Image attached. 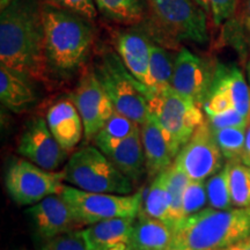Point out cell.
Returning a JSON list of instances; mask_svg holds the SVG:
<instances>
[{
    "label": "cell",
    "instance_id": "obj_1",
    "mask_svg": "<svg viewBox=\"0 0 250 250\" xmlns=\"http://www.w3.org/2000/svg\"><path fill=\"white\" fill-rule=\"evenodd\" d=\"M0 62L29 83L45 80L44 26L39 0H12L1 9Z\"/></svg>",
    "mask_w": 250,
    "mask_h": 250
},
{
    "label": "cell",
    "instance_id": "obj_2",
    "mask_svg": "<svg viewBox=\"0 0 250 250\" xmlns=\"http://www.w3.org/2000/svg\"><path fill=\"white\" fill-rule=\"evenodd\" d=\"M48 72L68 77L88 58L94 29L88 19L48 2L42 4Z\"/></svg>",
    "mask_w": 250,
    "mask_h": 250
},
{
    "label": "cell",
    "instance_id": "obj_3",
    "mask_svg": "<svg viewBox=\"0 0 250 250\" xmlns=\"http://www.w3.org/2000/svg\"><path fill=\"white\" fill-rule=\"evenodd\" d=\"M173 248L224 250L250 239V208L204 210L186 217L173 228Z\"/></svg>",
    "mask_w": 250,
    "mask_h": 250
},
{
    "label": "cell",
    "instance_id": "obj_4",
    "mask_svg": "<svg viewBox=\"0 0 250 250\" xmlns=\"http://www.w3.org/2000/svg\"><path fill=\"white\" fill-rule=\"evenodd\" d=\"M93 70L115 110L142 126L151 114V90L130 73L117 52L110 50L103 52Z\"/></svg>",
    "mask_w": 250,
    "mask_h": 250
},
{
    "label": "cell",
    "instance_id": "obj_5",
    "mask_svg": "<svg viewBox=\"0 0 250 250\" xmlns=\"http://www.w3.org/2000/svg\"><path fill=\"white\" fill-rule=\"evenodd\" d=\"M61 175L64 182L83 191L131 195L133 190L132 181L93 146L74 152Z\"/></svg>",
    "mask_w": 250,
    "mask_h": 250
},
{
    "label": "cell",
    "instance_id": "obj_6",
    "mask_svg": "<svg viewBox=\"0 0 250 250\" xmlns=\"http://www.w3.org/2000/svg\"><path fill=\"white\" fill-rule=\"evenodd\" d=\"M148 102L149 112L164 129L176 158L195 131L205 122L201 107L171 87L160 93H152Z\"/></svg>",
    "mask_w": 250,
    "mask_h": 250
},
{
    "label": "cell",
    "instance_id": "obj_7",
    "mask_svg": "<svg viewBox=\"0 0 250 250\" xmlns=\"http://www.w3.org/2000/svg\"><path fill=\"white\" fill-rule=\"evenodd\" d=\"M61 196L70 206L78 226H90L115 218L138 217L142 210L143 195H111L88 192L71 186H64Z\"/></svg>",
    "mask_w": 250,
    "mask_h": 250
},
{
    "label": "cell",
    "instance_id": "obj_8",
    "mask_svg": "<svg viewBox=\"0 0 250 250\" xmlns=\"http://www.w3.org/2000/svg\"><path fill=\"white\" fill-rule=\"evenodd\" d=\"M146 2L170 37L201 44L208 41V17L193 0H146Z\"/></svg>",
    "mask_w": 250,
    "mask_h": 250
},
{
    "label": "cell",
    "instance_id": "obj_9",
    "mask_svg": "<svg viewBox=\"0 0 250 250\" xmlns=\"http://www.w3.org/2000/svg\"><path fill=\"white\" fill-rule=\"evenodd\" d=\"M61 173H54L27 160L13 161L6 171L8 195L18 205H35L51 195H61Z\"/></svg>",
    "mask_w": 250,
    "mask_h": 250
},
{
    "label": "cell",
    "instance_id": "obj_10",
    "mask_svg": "<svg viewBox=\"0 0 250 250\" xmlns=\"http://www.w3.org/2000/svg\"><path fill=\"white\" fill-rule=\"evenodd\" d=\"M223 158L212 127L204 122L179 152L173 165L190 180L204 181L223 169Z\"/></svg>",
    "mask_w": 250,
    "mask_h": 250
},
{
    "label": "cell",
    "instance_id": "obj_11",
    "mask_svg": "<svg viewBox=\"0 0 250 250\" xmlns=\"http://www.w3.org/2000/svg\"><path fill=\"white\" fill-rule=\"evenodd\" d=\"M74 102L83 123L87 140H94L105 122L115 112V107L105 93L94 70H88L80 78L73 93Z\"/></svg>",
    "mask_w": 250,
    "mask_h": 250
},
{
    "label": "cell",
    "instance_id": "obj_12",
    "mask_svg": "<svg viewBox=\"0 0 250 250\" xmlns=\"http://www.w3.org/2000/svg\"><path fill=\"white\" fill-rule=\"evenodd\" d=\"M213 74L210 62L182 48L175 57L171 88L201 107L210 93Z\"/></svg>",
    "mask_w": 250,
    "mask_h": 250
},
{
    "label": "cell",
    "instance_id": "obj_13",
    "mask_svg": "<svg viewBox=\"0 0 250 250\" xmlns=\"http://www.w3.org/2000/svg\"><path fill=\"white\" fill-rule=\"evenodd\" d=\"M18 152L34 165L54 171L64 164L67 152L59 145L42 117L31 118L19 139Z\"/></svg>",
    "mask_w": 250,
    "mask_h": 250
},
{
    "label": "cell",
    "instance_id": "obj_14",
    "mask_svg": "<svg viewBox=\"0 0 250 250\" xmlns=\"http://www.w3.org/2000/svg\"><path fill=\"white\" fill-rule=\"evenodd\" d=\"M27 213L31 218L35 235L43 243L79 227L70 206L61 195H51L31 205Z\"/></svg>",
    "mask_w": 250,
    "mask_h": 250
},
{
    "label": "cell",
    "instance_id": "obj_15",
    "mask_svg": "<svg viewBox=\"0 0 250 250\" xmlns=\"http://www.w3.org/2000/svg\"><path fill=\"white\" fill-rule=\"evenodd\" d=\"M149 40L139 31L125 30L116 35L115 46L122 62L130 73L151 90L149 61H151ZM152 93V92H151Z\"/></svg>",
    "mask_w": 250,
    "mask_h": 250
},
{
    "label": "cell",
    "instance_id": "obj_16",
    "mask_svg": "<svg viewBox=\"0 0 250 250\" xmlns=\"http://www.w3.org/2000/svg\"><path fill=\"white\" fill-rule=\"evenodd\" d=\"M134 218H115L81 229L88 250H131Z\"/></svg>",
    "mask_w": 250,
    "mask_h": 250
},
{
    "label": "cell",
    "instance_id": "obj_17",
    "mask_svg": "<svg viewBox=\"0 0 250 250\" xmlns=\"http://www.w3.org/2000/svg\"><path fill=\"white\" fill-rule=\"evenodd\" d=\"M46 123L59 145L67 153L80 143L83 123L78 109L71 100H59L50 107Z\"/></svg>",
    "mask_w": 250,
    "mask_h": 250
},
{
    "label": "cell",
    "instance_id": "obj_18",
    "mask_svg": "<svg viewBox=\"0 0 250 250\" xmlns=\"http://www.w3.org/2000/svg\"><path fill=\"white\" fill-rule=\"evenodd\" d=\"M142 143L145 154L146 173L156 177L174 164L175 156L164 129L156 118L149 114L147 121L140 126Z\"/></svg>",
    "mask_w": 250,
    "mask_h": 250
},
{
    "label": "cell",
    "instance_id": "obj_19",
    "mask_svg": "<svg viewBox=\"0 0 250 250\" xmlns=\"http://www.w3.org/2000/svg\"><path fill=\"white\" fill-rule=\"evenodd\" d=\"M127 179L137 183L146 171L140 130L101 151Z\"/></svg>",
    "mask_w": 250,
    "mask_h": 250
},
{
    "label": "cell",
    "instance_id": "obj_20",
    "mask_svg": "<svg viewBox=\"0 0 250 250\" xmlns=\"http://www.w3.org/2000/svg\"><path fill=\"white\" fill-rule=\"evenodd\" d=\"M211 88L224 92L230 99L234 108L242 116L250 118V87L239 67L218 62L214 66Z\"/></svg>",
    "mask_w": 250,
    "mask_h": 250
},
{
    "label": "cell",
    "instance_id": "obj_21",
    "mask_svg": "<svg viewBox=\"0 0 250 250\" xmlns=\"http://www.w3.org/2000/svg\"><path fill=\"white\" fill-rule=\"evenodd\" d=\"M173 228L164 221L138 214L134 220L131 250H169L173 247Z\"/></svg>",
    "mask_w": 250,
    "mask_h": 250
},
{
    "label": "cell",
    "instance_id": "obj_22",
    "mask_svg": "<svg viewBox=\"0 0 250 250\" xmlns=\"http://www.w3.org/2000/svg\"><path fill=\"white\" fill-rule=\"evenodd\" d=\"M0 99L6 108L19 112L35 102V94L29 81L0 66Z\"/></svg>",
    "mask_w": 250,
    "mask_h": 250
},
{
    "label": "cell",
    "instance_id": "obj_23",
    "mask_svg": "<svg viewBox=\"0 0 250 250\" xmlns=\"http://www.w3.org/2000/svg\"><path fill=\"white\" fill-rule=\"evenodd\" d=\"M167 170V169H166ZM162 171L154 177L149 187L147 196L144 202V213L147 217L164 221L173 228V221L170 215V196L167 186V171Z\"/></svg>",
    "mask_w": 250,
    "mask_h": 250
},
{
    "label": "cell",
    "instance_id": "obj_24",
    "mask_svg": "<svg viewBox=\"0 0 250 250\" xmlns=\"http://www.w3.org/2000/svg\"><path fill=\"white\" fill-rule=\"evenodd\" d=\"M96 8L109 20L122 24H134L143 20V0H94Z\"/></svg>",
    "mask_w": 250,
    "mask_h": 250
},
{
    "label": "cell",
    "instance_id": "obj_25",
    "mask_svg": "<svg viewBox=\"0 0 250 250\" xmlns=\"http://www.w3.org/2000/svg\"><path fill=\"white\" fill-rule=\"evenodd\" d=\"M175 58L162 46L151 45V61H149V78L151 92L160 93L171 87Z\"/></svg>",
    "mask_w": 250,
    "mask_h": 250
},
{
    "label": "cell",
    "instance_id": "obj_26",
    "mask_svg": "<svg viewBox=\"0 0 250 250\" xmlns=\"http://www.w3.org/2000/svg\"><path fill=\"white\" fill-rule=\"evenodd\" d=\"M139 130V124L115 110L111 117L105 122L102 130L96 134L94 142L100 151H103L104 148L121 142V140H124Z\"/></svg>",
    "mask_w": 250,
    "mask_h": 250
},
{
    "label": "cell",
    "instance_id": "obj_27",
    "mask_svg": "<svg viewBox=\"0 0 250 250\" xmlns=\"http://www.w3.org/2000/svg\"><path fill=\"white\" fill-rule=\"evenodd\" d=\"M229 190L234 208H250V166L239 161L228 162Z\"/></svg>",
    "mask_w": 250,
    "mask_h": 250
},
{
    "label": "cell",
    "instance_id": "obj_28",
    "mask_svg": "<svg viewBox=\"0 0 250 250\" xmlns=\"http://www.w3.org/2000/svg\"><path fill=\"white\" fill-rule=\"evenodd\" d=\"M212 131L224 158L229 161H243L247 127L232 126Z\"/></svg>",
    "mask_w": 250,
    "mask_h": 250
},
{
    "label": "cell",
    "instance_id": "obj_29",
    "mask_svg": "<svg viewBox=\"0 0 250 250\" xmlns=\"http://www.w3.org/2000/svg\"><path fill=\"white\" fill-rule=\"evenodd\" d=\"M167 186L170 196V215L173 221V228L181 220H183V195L188 184L191 180L188 175L171 165L167 170Z\"/></svg>",
    "mask_w": 250,
    "mask_h": 250
},
{
    "label": "cell",
    "instance_id": "obj_30",
    "mask_svg": "<svg viewBox=\"0 0 250 250\" xmlns=\"http://www.w3.org/2000/svg\"><path fill=\"white\" fill-rule=\"evenodd\" d=\"M208 201L212 208L215 210H229L232 208V197L229 190V170L228 165L225 166L217 174L212 175L205 183Z\"/></svg>",
    "mask_w": 250,
    "mask_h": 250
},
{
    "label": "cell",
    "instance_id": "obj_31",
    "mask_svg": "<svg viewBox=\"0 0 250 250\" xmlns=\"http://www.w3.org/2000/svg\"><path fill=\"white\" fill-rule=\"evenodd\" d=\"M196 5L210 18L215 27H220L234 17L236 0H193Z\"/></svg>",
    "mask_w": 250,
    "mask_h": 250
},
{
    "label": "cell",
    "instance_id": "obj_32",
    "mask_svg": "<svg viewBox=\"0 0 250 250\" xmlns=\"http://www.w3.org/2000/svg\"><path fill=\"white\" fill-rule=\"evenodd\" d=\"M208 202V192L204 181H190L183 195L184 218L204 210Z\"/></svg>",
    "mask_w": 250,
    "mask_h": 250
},
{
    "label": "cell",
    "instance_id": "obj_33",
    "mask_svg": "<svg viewBox=\"0 0 250 250\" xmlns=\"http://www.w3.org/2000/svg\"><path fill=\"white\" fill-rule=\"evenodd\" d=\"M41 250H88L81 230H72L43 243Z\"/></svg>",
    "mask_w": 250,
    "mask_h": 250
},
{
    "label": "cell",
    "instance_id": "obj_34",
    "mask_svg": "<svg viewBox=\"0 0 250 250\" xmlns=\"http://www.w3.org/2000/svg\"><path fill=\"white\" fill-rule=\"evenodd\" d=\"M45 2L79 14L89 21L94 20L98 14L94 0H45Z\"/></svg>",
    "mask_w": 250,
    "mask_h": 250
},
{
    "label": "cell",
    "instance_id": "obj_35",
    "mask_svg": "<svg viewBox=\"0 0 250 250\" xmlns=\"http://www.w3.org/2000/svg\"><path fill=\"white\" fill-rule=\"evenodd\" d=\"M208 117V124L213 130L225 129V127H232V126H245L247 127L249 118L242 116L236 109H229L220 114L212 115Z\"/></svg>",
    "mask_w": 250,
    "mask_h": 250
},
{
    "label": "cell",
    "instance_id": "obj_36",
    "mask_svg": "<svg viewBox=\"0 0 250 250\" xmlns=\"http://www.w3.org/2000/svg\"><path fill=\"white\" fill-rule=\"evenodd\" d=\"M241 34L242 39L250 40V0H243V6L241 11Z\"/></svg>",
    "mask_w": 250,
    "mask_h": 250
},
{
    "label": "cell",
    "instance_id": "obj_37",
    "mask_svg": "<svg viewBox=\"0 0 250 250\" xmlns=\"http://www.w3.org/2000/svg\"><path fill=\"white\" fill-rule=\"evenodd\" d=\"M243 162L250 166V126L248 127V130H247V134H246V145H245Z\"/></svg>",
    "mask_w": 250,
    "mask_h": 250
},
{
    "label": "cell",
    "instance_id": "obj_38",
    "mask_svg": "<svg viewBox=\"0 0 250 250\" xmlns=\"http://www.w3.org/2000/svg\"><path fill=\"white\" fill-rule=\"evenodd\" d=\"M224 250H250V239L240 243H236V245H234L232 247H229V248L224 249Z\"/></svg>",
    "mask_w": 250,
    "mask_h": 250
},
{
    "label": "cell",
    "instance_id": "obj_39",
    "mask_svg": "<svg viewBox=\"0 0 250 250\" xmlns=\"http://www.w3.org/2000/svg\"><path fill=\"white\" fill-rule=\"evenodd\" d=\"M169 250H183V249H179V248H173V247H171V248H170Z\"/></svg>",
    "mask_w": 250,
    "mask_h": 250
},
{
    "label": "cell",
    "instance_id": "obj_40",
    "mask_svg": "<svg viewBox=\"0 0 250 250\" xmlns=\"http://www.w3.org/2000/svg\"><path fill=\"white\" fill-rule=\"evenodd\" d=\"M23 250H26V249H23Z\"/></svg>",
    "mask_w": 250,
    "mask_h": 250
}]
</instances>
